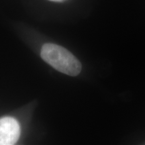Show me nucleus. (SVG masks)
<instances>
[{
    "label": "nucleus",
    "instance_id": "1",
    "mask_svg": "<svg viewBox=\"0 0 145 145\" xmlns=\"http://www.w3.org/2000/svg\"><path fill=\"white\" fill-rule=\"evenodd\" d=\"M41 57L59 72L77 76L81 71V64L73 54L59 45L47 43L42 46Z\"/></svg>",
    "mask_w": 145,
    "mask_h": 145
},
{
    "label": "nucleus",
    "instance_id": "2",
    "mask_svg": "<svg viewBox=\"0 0 145 145\" xmlns=\"http://www.w3.org/2000/svg\"><path fill=\"white\" fill-rule=\"evenodd\" d=\"M20 135V126L12 117L0 118V145L15 144Z\"/></svg>",
    "mask_w": 145,
    "mask_h": 145
},
{
    "label": "nucleus",
    "instance_id": "3",
    "mask_svg": "<svg viewBox=\"0 0 145 145\" xmlns=\"http://www.w3.org/2000/svg\"><path fill=\"white\" fill-rule=\"evenodd\" d=\"M51 1H55V2H61V1H65V0H49Z\"/></svg>",
    "mask_w": 145,
    "mask_h": 145
}]
</instances>
